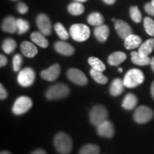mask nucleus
I'll list each match as a JSON object with an SVG mask.
<instances>
[{"instance_id":"obj_1","label":"nucleus","mask_w":154,"mask_h":154,"mask_svg":"<svg viewBox=\"0 0 154 154\" xmlns=\"http://www.w3.org/2000/svg\"><path fill=\"white\" fill-rule=\"evenodd\" d=\"M55 149L61 154H69L72 149V140L68 134L59 132L54 139Z\"/></svg>"},{"instance_id":"obj_2","label":"nucleus","mask_w":154,"mask_h":154,"mask_svg":"<svg viewBox=\"0 0 154 154\" xmlns=\"http://www.w3.org/2000/svg\"><path fill=\"white\" fill-rule=\"evenodd\" d=\"M123 81L125 87L128 88H135L144 82V74L140 69H131L125 74Z\"/></svg>"},{"instance_id":"obj_3","label":"nucleus","mask_w":154,"mask_h":154,"mask_svg":"<svg viewBox=\"0 0 154 154\" xmlns=\"http://www.w3.org/2000/svg\"><path fill=\"white\" fill-rule=\"evenodd\" d=\"M70 93V89L66 84L59 83L49 86L46 91V97L49 100H57L66 97Z\"/></svg>"},{"instance_id":"obj_4","label":"nucleus","mask_w":154,"mask_h":154,"mask_svg":"<svg viewBox=\"0 0 154 154\" xmlns=\"http://www.w3.org/2000/svg\"><path fill=\"white\" fill-rule=\"evenodd\" d=\"M69 34L73 39L79 42H85L90 36V29L86 24H73L69 29Z\"/></svg>"},{"instance_id":"obj_5","label":"nucleus","mask_w":154,"mask_h":154,"mask_svg":"<svg viewBox=\"0 0 154 154\" xmlns=\"http://www.w3.org/2000/svg\"><path fill=\"white\" fill-rule=\"evenodd\" d=\"M108 111L106 109L101 105H96L93 107L89 113V120L94 126H98L100 124L106 120Z\"/></svg>"},{"instance_id":"obj_6","label":"nucleus","mask_w":154,"mask_h":154,"mask_svg":"<svg viewBox=\"0 0 154 154\" xmlns=\"http://www.w3.org/2000/svg\"><path fill=\"white\" fill-rule=\"evenodd\" d=\"M36 78V74L34 69L30 67L22 69L17 76V82L23 87H29L34 84Z\"/></svg>"},{"instance_id":"obj_7","label":"nucleus","mask_w":154,"mask_h":154,"mask_svg":"<svg viewBox=\"0 0 154 154\" xmlns=\"http://www.w3.org/2000/svg\"><path fill=\"white\" fill-rule=\"evenodd\" d=\"M33 103L28 96H22L15 101L12 107V112L15 115H22L29 110L32 107Z\"/></svg>"},{"instance_id":"obj_8","label":"nucleus","mask_w":154,"mask_h":154,"mask_svg":"<svg viewBox=\"0 0 154 154\" xmlns=\"http://www.w3.org/2000/svg\"><path fill=\"white\" fill-rule=\"evenodd\" d=\"M153 111L151 108L146 106H140L135 111L134 119L137 124H146L153 119Z\"/></svg>"},{"instance_id":"obj_9","label":"nucleus","mask_w":154,"mask_h":154,"mask_svg":"<svg viewBox=\"0 0 154 154\" xmlns=\"http://www.w3.org/2000/svg\"><path fill=\"white\" fill-rule=\"evenodd\" d=\"M36 26L39 29L40 32L45 36H49L51 34V22L47 14H39L36 19Z\"/></svg>"},{"instance_id":"obj_10","label":"nucleus","mask_w":154,"mask_h":154,"mask_svg":"<svg viewBox=\"0 0 154 154\" xmlns=\"http://www.w3.org/2000/svg\"><path fill=\"white\" fill-rule=\"evenodd\" d=\"M66 75L69 79L76 85L85 86L87 84V77L79 69L75 68L69 69Z\"/></svg>"},{"instance_id":"obj_11","label":"nucleus","mask_w":154,"mask_h":154,"mask_svg":"<svg viewBox=\"0 0 154 154\" xmlns=\"http://www.w3.org/2000/svg\"><path fill=\"white\" fill-rule=\"evenodd\" d=\"M96 127L98 134L101 137L111 138L114 135V126L110 121L106 120Z\"/></svg>"},{"instance_id":"obj_12","label":"nucleus","mask_w":154,"mask_h":154,"mask_svg":"<svg viewBox=\"0 0 154 154\" xmlns=\"http://www.w3.org/2000/svg\"><path fill=\"white\" fill-rule=\"evenodd\" d=\"M61 67L59 63H55L41 72V77L48 82H54L60 75Z\"/></svg>"},{"instance_id":"obj_13","label":"nucleus","mask_w":154,"mask_h":154,"mask_svg":"<svg viewBox=\"0 0 154 154\" xmlns=\"http://www.w3.org/2000/svg\"><path fill=\"white\" fill-rule=\"evenodd\" d=\"M115 29L119 36L123 39H125L127 36L133 34L132 29L129 24L123 20L115 21Z\"/></svg>"},{"instance_id":"obj_14","label":"nucleus","mask_w":154,"mask_h":154,"mask_svg":"<svg viewBox=\"0 0 154 154\" xmlns=\"http://www.w3.org/2000/svg\"><path fill=\"white\" fill-rule=\"evenodd\" d=\"M54 47L58 53L63 56H72L75 51L74 48L71 44L63 41L56 42Z\"/></svg>"},{"instance_id":"obj_15","label":"nucleus","mask_w":154,"mask_h":154,"mask_svg":"<svg viewBox=\"0 0 154 154\" xmlns=\"http://www.w3.org/2000/svg\"><path fill=\"white\" fill-rule=\"evenodd\" d=\"M21 51L26 57L32 58L37 54L38 49L34 44L28 41L23 42L21 44Z\"/></svg>"},{"instance_id":"obj_16","label":"nucleus","mask_w":154,"mask_h":154,"mask_svg":"<svg viewBox=\"0 0 154 154\" xmlns=\"http://www.w3.org/2000/svg\"><path fill=\"white\" fill-rule=\"evenodd\" d=\"M109 28L107 25L102 24L96 26L94 29V34L98 41L100 42H105L109 35Z\"/></svg>"},{"instance_id":"obj_17","label":"nucleus","mask_w":154,"mask_h":154,"mask_svg":"<svg viewBox=\"0 0 154 154\" xmlns=\"http://www.w3.org/2000/svg\"><path fill=\"white\" fill-rule=\"evenodd\" d=\"M131 56L132 62L138 66H146L151 63V59L149 56L142 54L138 51H133L131 53Z\"/></svg>"},{"instance_id":"obj_18","label":"nucleus","mask_w":154,"mask_h":154,"mask_svg":"<svg viewBox=\"0 0 154 154\" xmlns=\"http://www.w3.org/2000/svg\"><path fill=\"white\" fill-rule=\"evenodd\" d=\"M2 29L7 33L13 34L17 32V19L14 17L9 16L4 19L2 24Z\"/></svg>"},{"instance_id":"obj_19","label":"nucleus","mask_w":154,"mask_h":154,"mask_svg":"<svg viewBox=\"0 0 154 154\" xmlns=\"http://www.w3.org/2000/svg\"><path fill=\"white\" fill-rule=\"evenodd\" d=\"M124 87L125 85L124 81L121 80L119 78L115 79L111 82L110 88H109V92H110L111 96H118L124 92Z\"/></svg>"},{"instance_id":"obj_20","label":"nucleus","mask_w":154,"mask_h":154,"mask_svg":"<svg viewBox=\"0 0 154 154\" xmlns=\"http://www.w3.org/2000/svg\"><path fill=\"white\" fill-rule=\"evenodd\" d=\"M142 44V39L140 36L131 34L124 39V46L126 49H134L139 47Z\"/></svg>"},{"instance_id":"obj_21","label":"nucleus","mask_w":154,"mask_h":154,"mask_svg":"<svg viewBox=\"0 0 154 154\" xmlns=\"http://www.w3.org/2000/svg\"><path fill=\"white\" fill-rule=\"evenodd\" d=\"M126 54L122 51H115L109 55L108 62L111 66H118L126 59Z\"/></svg>"},{"instance_id":"obj_22","label":"nucleus","mask_w":154,"mask_h":154,"mask_svg":"<svg viewBox=\"0 0 154 154\" xmlns=\"http://www.w3.org/2000/svg\"><path fill=\"white\" fill-rule=\"evenodd\" d=\"M138 99L134 94L131 93L127 94L122 101V107L126 110H132L136 106Z\"/></svg>"},{"instance_id":"obj_23","label":"nucleus","mask_w":154,"mask_h":154,"mask_svg":"<svg viewBox=\"0 0 154 154\" xmlns=\"http://www.w3.org/2000/svg\"><path fill=\"white\" fill-rule=\"evenodd\" d=\"M41 32H34L31 34L30 38L34 44L42 48H47L49 46V42Z\"/></svg>"},{"instance_id":"obj_24","label":"nucleus","mask_w":154,"mask_h":154,"mask_svg":"<svg viewBox=\"0 0 154 154\" xmlns=\"http://www.w3.org/2000/svg\"><path fill=\"white\" fill-rule=\"evenodd\" d=\"M154 49V38H149L140 44L138 48V52L146 56H149Z\"/></svg>"},{"instance_id":"obj_25","label":"nucleus","mask_w":154,"mask_h":154,"mask_svg":"<svg viewBox=\"0 0 154 154\" xmlns=\"http://www.w3.org/2000/svg\"><path fill=\"white\" fill-rule=\"evenodd\" d=\"M87 22L92 26H98L102 25L104 22V19L101 14L99 12H93L88 15L87 18Z\"/></svg>"},{"instance_id":"obj_26","label":"nucleus","mask_w":154,"mask_h":154,"mask_svg":"<svg viewBox=\"0 0 154 154\" xmlns=\"http://www.w3.org/2000/svg\"><path fill=\"white\" fill-rule=\"evenodd\" d=\"M68 11L74 16H79L83 14L84 11V7L81 2H74L69 4L68 6Z\"/></svg>"},{"instance_id":"obj_27","label":"nucleus","mask_w":154,"mask_h":154,"mask_svg":"<svg viewBox=\"0 0 154 154\" xmlns=\"http://www.w3.org/2000/svg\"><path fill=\"white\" fill-rule=\"evenodd\" d=\"M17 47V43L14 39L11 38H7L4 40L2 43V48L3 51H5L6 54H11L14 51Z\"/></svg>"},{"instance_id":"obj_28","label":"nucleus","mask_w":154,"mask_h":154,"mask_svg":"<svg viewBox=\"0 0 154 154\" xmlns=\"http://www.w3.org/2000/svg\"><path fill=\"white\" fill-rule=\"evenodd\" d=\"M88 62L90 64V66L92 67V69H95V70L103 72L106 69V66L103 61L96 57H89L88 59Z\"/></svg>"},{"instance_id":"obj_29","label":"nucleus","mask_w":154,"mask_h":154,"mask_svg":"<svg viewBox=\"0 0 154 154\" xmlns=\"http://www.w3.org/2000/svg\"><path fill=\"white\" fill-rule=\"evenodd\" d=\"M90 74L93 79L100 84H105L108 82V78L104 74H102V72L95 70V69H91L90 71Z\"/></svg>"},{"instance_id":"obj_30","label":"nucleus","mask_w":154,"mask_h":154,"mask_svg":"<svg viewBox=\"0 0 154 154\" xmlns=\"http://www.w3.org/2000/svg\"><path fill=\"white\" fill-rule=\"evenodd\" d=\"M54 29L55 32H57L58 36L62 40H66L69 38V32H67L66 29H65L63 25L60 22H58L54 25Z\"/></svg>"},{"instance_id":"obj_31","label":"nucleus","mask_w":154,"mask_h":154,"mask_svg":"<svg viewBox=\"0 0 154 154\" xmlns=\"http://www.w3.org/2000/svg\"><path fill=\"white\" fill-rule=\"evenodd\" d=\"M100 149L95 144H86L81 149L79 154H99Z\"/></svg>"},{"instance_id":"obj_32","label":"nucleus","mask_w":154,"mask_h":154,"mask_svg":"<svg viewBox=\"0 0 154 154\" xmlns=\"http://www.w3.org/2000/svg\"><path fill=\"white\" fill-rule=\"evenodd\" d=\"M29 29V23L23 19H17V32L18 34H23Z\"/></svg>"},{"instance_id":"obj_33","label":"nucleus","mask_w":154,"mask_h":154,"mask_svg":"<svg viewBox=\"0 0 154 154\" xmlns=\"http://www.w3.org/2000/svg\"><path fill=\"white\" fill-rule=\"evenodd\" d=\"M143 26L145 31L149 35L154 36V21L150 17H146L144 18Z\"/></svg>"},{"instance_id":"obj_34","label":"nucleus","mask_w":154,"mask_h":154,"mask_svg":"<svg viewBox=\"0 0 154 154\" xmlns=\"http://www.w3.org/2000/svg\"><path fill=\"white\" fill-rule=\"evenodd\" d=\"M131 18L136 23H140L142 19V14L140 13L139 9L136 6H133L130 8L129 10Z\"/></svg>"},{"instance_id":"obj_35","label":"nucleus","mask_w":154,"mask_h":154,"mask_svg":"<svg viewBox=\"0 0 154 154\" xmlns=\"http://www.w3.org/2000/svg\"><path fill=\"white\" fill-rule=\"evenodd\" d=\"M22 64V57L19 54L14 56L12 59V66L14 72H19Z\"/></svg>"},{"instance_id":"obj_36","label":"nucleus","mask_w":154,"mask_h":154,"mask_svg":"<svg viewBox=\"0 0 154 154\" xmlns=\"http://www.w3.org/2000/svg\"><path fill=\"white\" fill-rule=\"evenodd\" d=\"M17 9L19 13H20V14H24L28 11V7L27 5H25L24 3L21 2H19L18 5H17Z\"/></svg>"},{"instance_id":"obj_37","label":"nucleus","mask_w":154,"mask_h":154,"mask_svg":"<svg viewBox=\"0 0 154 154\" xmlns=\"http://www.w3.org/2000/svg\"><path fill=\"white\" fill-rule=\"evenodd\" d=\"M144 9L149 15L154 17V6L152 5L151 2L146 4L144 6Z\"/></svg>"},{"instance_id":"obj_38","label":"nucleus","mask_w":154,"mask_h":154,"mask_svg":"<svg viewBox=\"0 0 154 154\" xmlns=\"http://www.w3.org/2000/svg\"><path fill=\"white\" fill-rule=\"evenodd\" d=\"M7 96H8L7 91H6V89L2 84H1L0 85V99H1V100L5 99L7 97Z\"/></svg>"},{"instance_id":"obj_39","label":"nucleus","mask_w":154,"mask_h":154,"mask_svg":"<svg viewBox=\"0 0 154 154\" xmlns=\"http://www.w3.org/2000/svg\"><path fill=\"white\" fill-rule=\"evenodd\" d=\"M7 63V59L5 56H4L3 54L0 55V66L1 67L5 66L6 64Z\"/></svg>"},{"instance_id":"obj_40","label":"nucleus","mask_w":154,"mask_h":154,"mask_svg":"<svg viewBox=\"0 0 154 154\" xmlns=\"http://www.w3.org/2000/svg\"><path fill=\"white\" fill-rule=\"evenodd\" d=\"M31 154H47V152L44 151V149H36L35 151L32 152Z\"/></svg>"},{"instance_id":"obj_41","label":"nucleus","mask_w":154,"mask_h":154,"mask_svg":"<svg viewBox=\"0 0 154 154\" xmlns=\"http://www.w3.org/2000/svg\"><path fill=\"white\" fill-rule=\"evenodd\" d=\"M102 1L109 5H113L116 2V0H102Z\"/></svg>"},{"instance_id":"obj_42","label":"nucleus","mask_w":154,"mask_h":154,"mask_svg":"<svg viewBox=\"0 0 154 154\" xmlns=\"http://www.w3.org/2000/svg\"><path fill=\"white\" fill-rule=\"evenodd\" d=\"M151 94L152 97H153V99H154V81L153 82V83H152L151 86Z\"/></svg>"},{"instance_id":"obj_43","label":"nucleus","mask_w":154,"mask_h":154,"mask_svg":"<svg viewBox=\"0 0 154 154\" xmlns=\"http://www.w3.org/2000/svg\"><path fill=\"white\" fill-rule=\"evenodd\" d=\"M150 65H151L152 70H153V72L154 73V57L151 58V63H150Z\"/></svg>"},{"instance_id":"obj_44","label":"nucleus","mask_w":154,"mask_h":154,"mask_svg":"<svg viewBox=\"0 0 154 154\" xmlns=\"http://www.w3.org/2000/svg\"><path fill=\"white\" fill-rule=\"evenodd\" d=\"M0 154H11L10 152L9 151H1V153Z\"/></svg>"},{"instance_id":"obj_45","label":"nucleus","mask_w":154,"mask_h":154,"mask_svg":"<svg viewBox=\"0 0 154 154\" xmlns=\"http://www.w3.org/2000/svg\"><path fill=\"white\" fill-rule=\"evenodd\" d=\"M74 1L75 2H78L82 3V2H85L87 1V0H74Z\"/></svg>"},{"instance_id":"obj_46","label":"nucleus","mask_w":154,"mask_h":154,"mask_svg":"<svg viewBox=\"0 0 154 154\" xmlns=\"http://www.w3.org/2000/svg\"><path fill=\"white\" fill-rule=\"evenodd\" d=\"M119 72H120V73H121V72H123V69H121V68H119Z\"/></svg>"},{"instance_id":"obj_47","label":"nucleus","mask_w":154,"mask_h":154,"mask_svg":"<svg viewBox=\"0 0 154 154\" xmlns=\"http://www.w3.org/2000/svg\"><path fill=\"white\" fill-rule=\"evenodd\" d=\"M151 4L154 6V0H152V1H151Z\"/></svg>"},{"instance_id":"obj_48","label":"nucleus","mask_w":154,"mask_h":154,"mask_svg":"<svg viewBox=\"0 0 154 154\" xmlns=\"http://www.w3.org/2000/svg\"><path fill=\"white\" fill-rule=\"evenodd\" d=\"M11 1H17V0H11Z\"/></svg>"}]
</instances>
